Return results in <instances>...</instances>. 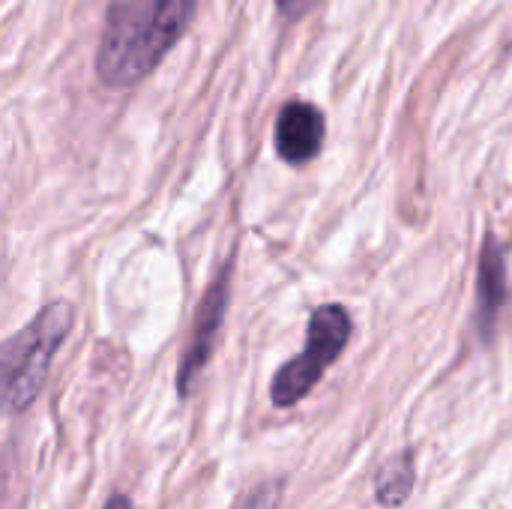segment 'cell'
I'll list each match as a JSON object with an SVG mask.
<instances>
[{"label": "cell", "mask_w": 512, "mask_h": 509, "mask_svg": "<svg viewBox=\"0 0 512 509\" xmlns=\"http://www.w3.org/2000/svg\"><path fill=\"white\" fill-rule=\"evenodd\" d=\"M105 509H132V504H129L123 495H117V498H111V501H108V507Z\"/></svg>", "instance_id": "cell-10"}, {"label": "cell", "mask_w": 512, "mask_h": 509, "mask_svg": "<svg viewBox=\"0 0 512 509\" xmlns=\"http://www.w3.org/2000/svg\"><path fill=\"white\" fill-rule=\"evenodd\" d=\"M312 3H315V0H276L279 12H282L285 18H300Z\"/></svg>", "instance_id": "cell-9"}, {"label": "cell", "mask_w": 512, "mask_h": 509, "mask_svg": "<svg viewBox=\"0 0 512 509\" xmlns=\"http://www.w3.org/2000/svg\"><path fill=\"white\" fill-rule=\"evenodd\" d=\"M75 324V312L66 303L45 306L24 330L6 339L0 363H3V402L9 411H27L33 399L42 393L48 366L69 336Z\"/></svg>", "instance_id": "cell-2"}, {"label": "cell", "mask_w": 512, "mask_h": 509, "mask_svg": "<svg viewBox=\"0 0 512 509\" xmlns=\"http://www.w3.org/2000/svg\"><path fill=\"white\" fill-rule=\"evenodd\" d=\"M276 150L288 165H306L324 144V114L303 99L288 102L276 117Z\"/></svg>", "instance_id": "cell-4"}, {"label": "cell", "mask_w": 512, "mask_h": 509, "mask_svg": "<svg viewBox=\"0 0 512 509\" xmlns=\"http://www.w3.org/2000/svg\"><path fill=\"white\" fill-rule=\"evenodd\" d=\"M279 498H282V486H279V483H264V486H258V489L240 504V509H276L279 507Z\"/></svg>", "instance_id": "cell-8"}, {"label": "cell", "mask_w": 512, "mask_h": 509, "mask_svg": "<svg viewBox=\"0 0 512 509\" xmlns=\"http://www.w3.org/2000/svg\"><path fill=\"white\" fill-rule=\"evenodd\" d=\"M348 339H351V318L342 306L330 303L315 309V315L309 318L303 354L285 363L273 378V390H270L273 405L279 408L297 405L324 378L330 363L345 351Z\"/></svg>", "instance_id": "cell-3"}, {"label": "cell", "mask_w": 512, "mask_h": 509, "mask_svg": "<svg viewBox=\"0 0 512 509\" xmlns=\"http://www.w3.org/2000/svg\"><path fill=\"white\" fill-rule=\"evenodd\" d=\"M225 303H228V270H222V276L210 285L207 297H204L201 306H198L192 342H189V351L183 354L180 378H177L183 396L192 390L195 378L201 375V369L207 366V360H210V354H213V348H216V330H219V324H222Z\"/></svg>", "instance_id": "cell-5"}, {"label": "cell", "mask_w": 512, "mask_h": 509, "mask_svg": "<svg viewBox=\"0 0 512 509\" xmlns=\"http://www.w3.org/2000/svg\"><path fill=\"white\" fill-rule=\"evenodd\" d=\"M198 0H114L96 51L102 84L126 90L156 69V63L186 33Z\"/></svg>", "instance_id": "cell-1"}, {"label": "cell", "mask_w": 512, "mask_h": 509, "mask_svg": "<svg viewBox=\"0 0 512 509\" xmlns=\"http://www.w3.org/2000/svg\"><path fill=\"white\" fill-rule=\"evenodd\" d=\"M507 300V267L504 252L495 243V237H486L483 255H480V294H477V324L486 342L495 336L498 312Z\"/></svg>", "instance_id": "cell-6"}, {"label": "cell", "mask_w": 512, "mask_h": 509, "mask_svg": "<svg viewBox=\"0 0 512 509\" xmlns=\"http://www.w3.org/2000/svg\"><path fill=\"white\" fill-rule=\"evenodd\" d=\"M411 489H414V456L399 453L378 471L375 498H378L381 507L396 509L411 498Z\"/></svg>", "instance_id": "cell-7"}]
</instances>
